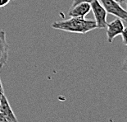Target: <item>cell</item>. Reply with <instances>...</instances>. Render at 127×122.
Segmentation results:
<instances>
[{
  "label": "cell",
  "instance_id": "cell-8",
  "mask_svg": "<svg viewBox=\"0 0 127 122\" xmlns=\"http://www.w3.org/2000/svg\"><path fill=\"white\" fill-rule=\"evenodd\" d=\"M121 37H122V42L124 45H127V26L124 28L122 33H121Z\"/></svg>",
  "mask_w": 127,
  "mask_h": 122
},
{
  "label": "cell",
  "instance_id": "cell-3",
  "mask_svg": "<svg viewBox=\"0 0 127 122\" xmlns=\"http://www.w3.org/2000/svg\"><path fill=\"white\" fill-rule=\"evenodd\" d=\"M91 10L93 11L94 18H95L97 28L105 29L107 27V12L98 0H95L91 3Z\"/></svg>",
  "mask_w": 127,
  "mask_h": 122
},
{
  "label": "cell",
  "instance_id": "cell-4",
  "mask_svg": "<svg viewBox=\"0 0 127 122\" xmlns=\"http://www.w3.org/2000/svg\"><path fill=\"white\" fill-rule=\"evenodd\" d=\"M106 28L107 42L112 43L115 37L121 35L124 28H125V26H124L123 21L121 19L117 18L113 20L112 22L107 23Z\"/></svg>",
  "mask_w": 127,
  "mask_h": 122
},
{
  "label": "cell",
  "instance_id": "cell-12",
  "mask_svg": "<svg viewBox=\"0 0 127 122\" xmlns=\"http://www.w3.org/2000/svg\"><path fill=\"white\" fill-rule=\"evenodd\" d=\"M1 70V69H0ZM4 95V90H3V87H2V80L1 78H0V99L2 98V97Z\"/></svg>",
  "mask_w": 127,
  "mask_h": 122
},
{
  "label": "cell",
  "instance_id": "cell-2",
  "mask_svg": "<svg viewBox=\"0 0 127 122\" xmlns=\"http://www.w3.org/2000/svg\"><path fill=\"white\" fill-rule=\"evenodd\" d=\"M108 14L113 15L117 18L127 22V10H125L116 0H98Z\"/></svg>",
  "mask_w": 127,
  "mask_h": 122
},
{
  "label": "cell",
  "instance_id": "cell-11",
  "mask_svg": "<svg viewBox=\"0 0 127 122\" xmlns=\"http://www.w3.org/2000/svg\"><path fill=\"white\" fill-rule=\"evenodd\" d=\"M121 70H122L123 72H126L127 73V56L126 57V59H124L122 66H121Z\"/></svg>",
  "mask_w": 127,
  "mask_h": 122
},
{
  "label": "cell",
  "instance_id": "cell-13",
  "mask_svg": "<svg viewBox=\"0 0 127 122\" xmlns=\"http://www.w3.org/2000/svg\"><path fill=\"white\" fill-rule=\"evenodd\" d=\"M0 122H10L0 112Z\"/></svg>",
  "mask_w": 127,
  "mask_h": 122
},
{
  "label": "cell",
  "instance_id": "cell-14",
  "mask_svg": "<svg viewBox=\"0 0 127 122\" xmlns=\"http://www.w3.org/2000/svg\"><path fill=\"white\" fill-rule=\"evenodd\" d=\"M117 2H118L119 3H123L124 2V0H116Z\"/></svg>",
  "mask_w": 127,
  "mask_h": 122
},
{
  "label": "cell",
  "instance_id": "cell-15",
  "mask_svg": "<svg viewBox=\"0 0 127 122\" xmlns=\"http://www.w3.org/2000/svg\"><path fill=\"white\" fill-rule=\"evenodd\" d=\"M124 2H126V7H127V0H124Z\"/></svg>",
  "mask_w": 127,
  "mask_h": 122
},
{
  "label": "cell",
  "instance_id": "cell-9",
  "mask_svg": "<svg viewBox=\"0 0 127 122\" xmlns=\"http://www.w3.org/2000/svg\"><path fill=\"white\" fill-rule=\"evenodd\" d=\"M94 1H95V0H73L71 7L75 6V5H76L78 3H80V2H89V3H92Z\"/></svg>",
  "mask_w": 127,
  "mask_h": 122
},
{
  "label": "cell",
  "instance_id": "cell-6",
  "mask_svg": "<svg viewBox=\"0 0 127 122\" xmlns=\"http://www.w3.org/2000/svg\"><path fill=\"white\" fill-rule=\"evenodd\" d=\"M91 11V3L80 2L75 6L71 7L68 15L71 17H85Z\"/></svg>",
  "mask_w": 127,
  "mask_h": 122
},
{
  "label": "cell",
  "instance_id": "cell-5",
  "mask_svg": "<svg viewBox=\"0 0 127 122\" xmlns=\"http://www.w3.org/2000/svg\"><path fill=\"white\" fill-rule=\"evenodd\" d=\"M9 56V45L7 42L6 32L0 31V69L7 63Z\"/></svg>",
  "mask_w": 127,
  "mask_h": 122
},
{
  "label": "cell",
  "instance_id": "cell-1",
  "mask_svg": "<svg viewBox=\"0 0 127 122\" xmlns=\"http://www.w3.org/2000/svg\"><path fill=\"white\" fill-rule=\"evenodd\" d=\"M52 28L71 33L86 34L97 29L96 21L85 17H71L63 21H57L52 23Z\"/></svg>",
  "mask_w": 127,
  "mask_h": 122
},
{
  "label": "cell",
  "instance_id": "cell-10",
  "mask_svg": "<svg viewBox=\"0 0 127 122\" xmlns=\"http://www.w3.org/2000/svg\"><path fill=\"white\" fill-rule=\"evenodd\" d=\"M12 0H0V8L5 7Z\"/></svg>",
  "mask_w": 127,
  "mask_h": 122
},
{
  "label": "cell",
  "instance_id": "cell-7",
  "mask_svg": "<svg viewBox=\"0 0 127 122\" xmlns=\"http://www.w3.org/2000/svg\"><path fill=\"white\" fill-rule=\"evenodd\" d=\"M0 112L6 117L10 122H18L17 116H15L14 112L11 107L9 102L5 95L0 99Z\"/></svg>",
  "mask_w": 127,
  "mask_h": 122
}]
</instances>
